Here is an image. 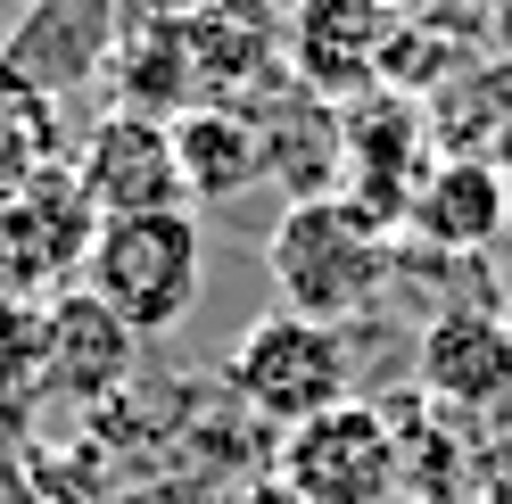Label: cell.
Wrapping results in <instances>:
<instances>
[{
	"mask_svg": "<svg viewBox=\"0 0 512 504\" xmlns=\"http://www.w3.org/2000/svg\"><path fill=\"white\" fill-rule=\"evenodd\" d=\"M389 224H372L356 199H290L281 224L265 240V273L281 290V314H306V323H347L364 314L372 290L389 281Z\"/></svg>",
	"mask_w": 512,
	"mask_h": 504,
	"instance_id": "cell-1",
	"label": "cell"
},
{
	"mask_svg": "<svg viewBox=\"0 0 512 504\" xmlns=\"http://www.w3.org/2000/svg\"><path fill=\"white\" fill-rule=\"evenodd\" d=\"M199 215L174 207V215H116V224L91 232V257H83V290L100 298L108 314L133 339L174 331L190 306H199Z\"/></svg>",
	"mask_w": 512,
	"mask_h": 504,
	"instance_id": "cell-2",
	"label": "cell"
},
{
	"mask_svg": "<svg viewBox=\"0 0 512 504\" xmlns=\"http://www.w3.org/2000/svg\"><path fill=\"white\" fill-rule=\"evenodd\" d=\"M232 397L248 405L256 422L273 430H298L314 414H331L347 405L356 389V356H347V331L339 323H306V314H265V323H248L232 339Z\"/></svg>",
	"mask_w": 512,
	"mask_h": 504,
	"instance_id": "cell-3",
	"label": "cell"
},
{
	"mask_svg": "<svg viewBox=\"0 0 512 504\" xmlns=\"http://www.w3.org/2000/svg\"><path fill=\"white\" fill-rule=\"evenodd\" d=\"M273 480L290 488L298 504H389V496H405V463H397L389 405L347 397V405H331V414L281 430Z\"/></svg>",
	"mask_w": 512,
	"mask_h": 504,
	"instance_id": "cell-4",
	"label": "cell"
},
{
	"mask_svg": "<svg viewBox=\"0 0 512 504\" xmlns=\"http://www.w3.org/2000/svg\"><path fill=\"white\" fill-rule=\"evenodd\" d=\"M438 166V133H430V100L405 91H364L339 108V199H356L372 224L405 232L413 199Z\"/></svg>",
	"mask_w": 512,
	"mask_h": 504,
	"instance_id": "cell-5",
	"label": "cell"
},
{
	"mask_svg": "<svg viewBox=\"0 0 512 504\" xmlns=\"http://www.w3.org/2000/svg\"><path fill=\"white\" fill-rule=\"evenodd\" d=\"M405 34V0H298L290 25H281V58L306 100L347 108L380 91V67Z\"/></svg>",
	"mask_w": 512,
	"mask_h": 504,
	"instance_id": "cell-6",
	"label": "cell"
},
{
	"mask_svg": "<svg viewBox=\"0 0 512 504\" xmlns=\"http://www.w3.org/2000/svg\"><path fill=\"white\" fill-rule=\"evenodd\" d=\"M75 191L91 199L100 224H116V215H174V207H190L182 157H174V124L166 116H141V108H108L83 133V149H75ZM190 215H199V207H190Z\"/></svg>",
	"mask_w": 512,
	"mask_h": 504,
	"instance_id": "cell-7",
	"label": "cell"
},
{
	"mask_svg": "<svg viewBox=\"0 0 512 504\" xmlns=\"http://www.w3.org/2000/svg\"><path fill=\"white\" fill-rule=\"evenodd\" d=\"M100 215L75 191V166H42L17 191H0V290L42 298L58 273H83Z\"/></svg>",
	"mask_w": 512,
	"mask_h": 504,
	"instance_id": "cell-8",
	"label": "cell"
},
{
	"mask_svg": "<svg viewBox=\"0 0 512 504\" xmlns=\"http://www.w3.org/2000/svg\"><path fill=\"white\" fill-rule=\"evenodd\" d=\"M413 381L446 422L455 414L512 422V323L488 306H438L422 348H413Z\"/></svg>",
	"mask_w": 512,
	"mask_h": 504,
	"instance_id": "cell-9",
	"label": "cell"
},
{
	"mask_svg": "<svg viewBox=\"0 0 512 504\" xmlns=\"http://www.w3.org/2000/svg\"><path fill=\"white\" fill-rule=\"evenodd\" d=\"M405 232L422 248H438V257H479V248H496L512 232V182L488 157H438Z\"/></svg>",
	"mask_w": 512,
	"mask_h": 504,
	"instance_id": "cell-10",
	"label": "cell"
},
{
	"mask_svg": "<svg viewBox=\"0 0 512 504\" xmlns=\"http://www.w3.org/2000/svg\"><path fill=\"white\" fill-rule=\"evenodd\" d=\"M174 157H182V191L190 207L240 199L256 174H265V133L240 100H190L174 116Z\"/></svg>",
	"mask_w": 512,
	"mask_h": 504,
	"instance_id": "cell-11",
	"label": "cell"
},
{
	"mask_svg": "<svg viewBox=\"0 0 512 504\" xmlns=\"http://www.w3.org/2000/svg\"><path fill=\"white\" fill-rule=\"evenodd\" d=\"M133 348L141 339L91 290H67V298H50V372H42V389L91 405V397H108L124 372H133Z\"/></svg>",
	"mask_w": 512,
	"mask_h": 504,
	"instance_id": "cell-12",
	"label": "cell"
},
{
	"mask_svg": "<svg viewBox=\"0 0 512 504\" xmlns=\"http://www.w3.org/2000/svg\"><path fill=\"white\" fill-rule=\"evenodd\" d=\"M256 133H265V174L290 182V199H331L339 191V108L323 100H298L256 116Z\"/></svg>",
	"mask_w": 512,
	"mask_h": 504,
	"instance_id": "cell-13",
	"label": "cell"
},
{
	"mask_svg": "<svg viewBox=\"0 0 512 504\" xmlns=\"http://www.w3.org/2000/svg\"><path fill=\"white\" fill-rule=\"evenodd\" d=\"M50 372V298L0 290V397H34Z\"/></svg>",
	"mask_w": 512,
	"mask_h": 504,
	"instance_id": "cell-14",
	"label": "cell"
},
{
	"mask_svg": "<svg viewBox=\"0 0 512 504\" xmlns=\"http://www.w3.org/2000/svg\"><path fill=\"white\" fill-rule=\"evenodd\" d=\"M405 17L471 58V42H488V25H496V0H405Z\"/></svg>",
	"mask_w": 512,
	"mask_h": 504,
	"instance_id": "cell-15",
	"label": "cell"
},
{
	"mask_svg": "<svg viewBox=\"0 0 512 504\" xmlns=\"http://www.w3.org/2000/svg\"><path fill=\"white\" fill-rule=\"evenodd\" d=\"M471 504H512V422H496L471 455Z\"/></svg>",
	"mask_w": 512,
	"mask_h": 504,
	"instance_id": "cell-16",
	"label": "cell"
},
{
	"mask_svg": "<svg viewBox=\"0 0 512 504\" xmlns=\"http://www.w3.org/2000/svg\"><path fill=\"white\" fill-rule=\"evenodd\" d=\"M0 504H42V480H34V463L0 447Z\"/></svg>",
	"mask_w": 512,
	"mask_h": 504,
	"instance_id": "cell-17",
	"label": "cell"
},
{
	"mask_svg": "<svg viewBox=\"0 0 512 504\" xmlns=\"http://www.w3.org/2000/svg\"><path fill=\"white\" fill-rule=\"evenodd\" d=\"M488 50L512 58V0H496V25H488Z\"/></svg>",
	"mask_w": 512,
	"mask_h": 504,
	"instance_id": "cell-18",
	"label": "cell"
},
{
	"mask_svg": "<svg viewBox=\"0 0 512 504\" xmlns=\"http://www.w3.org/2000/svg\"><path fill=\"white\" fill-rule=\"evenodd\" d=\"M240 504H298V496H290V488H281V480H265V488H248Z\"/></svg>",
	"mask_w": 512,
	"mask_h": 504,
	"instance_id": "cell-19",
	"label": "cell"
}]
</instances>
